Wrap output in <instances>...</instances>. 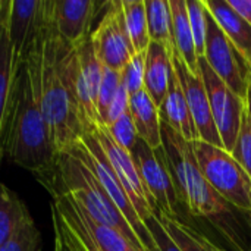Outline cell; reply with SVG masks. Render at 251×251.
<instances>
[{"label":"cell","instance_id":"6da1fadb","mask_svg":"<svg viewBox=\"0 0 251 251\" xmlns=\"http://www.w3.org/2000/svg\"><path fill=\"white\" fill-rule=\"evenodd\" d=\"M51 7L53 0H50L49 16ZM49 16L25 54L6 107L0 110L1 154L13 165L32 172L34 175L46 171L56 159L41 109L40 93L43 40Z\"/></svg>","mask_w":251,"mask_h":251},{"label":"cell","instance_id":"7a4b0ae2","mask_svg":"<svg viewBox=\"0 0 251 251\" xmlns=\"http://www.w3.org/2000/svg\"><path fill=\"white\" fill-rule=\"evenodd\" d=\"M78 74V47L68 44L60 37L54 19L53 0V7L44 29L40 93L41 109L56 157L79 144L85 135L76 96Z\"/></svg>","mask_w":251,"mask_h":251},{"label":"cell","instance_id":"3957f363","mask_svg":"<svg viewBox=\"0 0 251 251\" xmlns=\"http://www.w3.org/2000/svg\"><path fill=\"white\" fill-rule=\"evenodd\" d=\"M50 194L72 197L94 221L125 235L138 251H146L128 221L115 206L94 172L82 143L57 156L51 166L35 175Z\"/></svg>","mask_w":251,"mask_h":251},{"label":"cell","instance_id":"277c9868","mask_svg":"<svg viewBox=\"0 0 251 251\" xmlns=\"http://www.w3.org/2000/svg\"><path fill=\"white\" fill-rule=\"evenodd\" d=\"M162 141L179 203L187 207L191 216L215 222L216 228L225 234L234 246H240L238 237L234 235L226 221L232 216L231 204L222 199L204 178L193 143L187 141L163 121Z\"/></svg>","mask_w":251,"mask_h":251},{"label":"cell","instance_id":"5b68a950","mask_svg":"<svg viewBox=\"0 0 251 251\" xmlns=\"http://www.w3.org/2000/svg\"><path fill=\"white\" fill-rule=\"evenodd\" d=\"M199 166L213 187L231 206L251 213V176L222 147L212 146L201 140L193 143Z\"/></svg>","mask_w":251,"mask_h":251},{"label":"cell","instance_id":"8992f818","mask_svg":"<svg viewBox=\"0 0 251 251\" xmlns=\"http://www.w3.org/2000/svg\"><path fill=\"white\" fill-rule=\"evenodd\" d=\"M81 143L85 147L87 157H88L94 172L97 174L101 185L104 187V190L107 191L109 197L112 199L115 206L119 209V212L128 221V224L131 225L132 231L135 232L140 243L144 246L146 251H159V247H157L153 235L150 234L147 225L138 216V213H137V210H135L126 190H125V187L122 185L121 179L118 178L116 172L113 171V168H112V165H110V162H109V159H107L99 138L94 135L93 131H90L82 137Z\"/></svg>","mask_w":251,"mask_h":251},{"label":"cell","instance_id":"52a82bcc","mask_svg":"<svg viewBox=\"0 0 251 251\" xmlns=\"http://www.w3.org/2000/svg\"><path fill=\"white\" fill-rule=\"evenodd\" d=\"M207 35L204 59L216 75L244 101L247 99L251 82V66L221 29L210 12H206Z\"/></svg>","mask_w":251,"mask_h":251},{"label":"cell","instance_id":"ba28073f","mask_svg":"<svg viewBox=\"0 0 251 251\" xmlns=\"http://www.w3.org/2000/svg\"><path fill=\"white\" fill-rule=\"evenodd\" d=\"M90 37L100 62L113 71L122 72L137 54L126 29L122 0L104 3L101 18Z\"/></svg>","mask_w":251,"mask_h":251},{"label":"cell","instance_id":"9c48e42d","mask_svg":"<svg viewBox=\"0 0 251 251\" xmlns=\"http://www.w3.org/2000/svg\"><path fill=\"white\" fill-rule=\"evenodd\" d=\"M0 9V29L7 32L15 60L22 65L46 24L50 0H1Z\"/></svg>","mask_w":251,"mask_h":251},{"label":"cell","instance_id":"30bf717a","mask_svg":"<svg viewBox=\"0 0 251 251\" xmlns=\"http://www.w3.org/2000/svg\"><path fill=\"white\" fill-rule=\"evenodd\" d=\"M199 71L209 96L212 113L222 138L224 149L231 153L240 134L246 112V101L216 75L204 57H199Z\"/></svg>","mask_w":251,"mask_h":251},{"label":"cell","instance_id":"8fae6325","mask_svg":"<svg viewBox=\"0 0 251 251\" xmlns=\"http://www.w3.org/2000/svg\"><path fill=\"white\" fill-rule=\"evenodd\" d=\"M132 157L137 163L147 191L157 206L159 216L165 215L172 219H179L176 212V204L179 203V200L168 166L163 146L154 150L144 140L138 138L132 150Z\"/></svg>","mask_w":251,"mask_h":251},{"label":"cell","instance_id":"7c38bea8","mask_svg":"<svg viewBox=\"0 0 251 251\" xmlns=\"http://www.w3.org/2000/svg\"><path fill=\"white\" fill-rule=\"evenodd\" d=\"M91 131L99 138L113 171L116 172L118 178L121 179L122 185L125 187L141 221L144 224H147L153 216H159L157 206L143 182V178H141L137 163L132 157V153H129V151L124 150L121 146H118L116 141L109 134L107 128L97 125Z\"/></svg>","mask_w":251,"mask_h":251},{"label":"cell","instance_id":"4fadbf2b","mask_svg":"<svg viewBox=\"0 0 251 251\" xmlns=\"http://www.w3.org/2000/svg\"><path fill=\"white\" fill-rule=\"evenodd\" d=\"M172 65L174 69L182 84L194 124L197 126L200 140L204 143H209L212 146L216 147H222L224 149V143L222 138L219 135L213 113H212V107H210V101H209V96L200 75H194L188 66L184 63V60L181 59V56L178 54V51L174 49L172 51Z\"/></svg>","mask_w":251,"mask_h":251},{"label":"cell","instance_id":"5bb4252c","mask_svg":"<svg viewBox=\"0 0 251 251\" xmlns=\"http://www.w3.org/2000/svg\"><path fill=\"white\" fill-rule=\"evenodd\" d=\"M53 229L71 251H103L88 226L85 210L66 194H51Z\"/></svg>","mask_w":251,"mask_h":251},{"label":"cell","instance_id":"9a60e30c","mask_svg":"<svg viewBox=\"0 0 251 251\" xmlns=\"http://www.w3.org/2000/svg\"><path fill=\"white\" fill-rule=\"evenodd\" d=\"M79 53V74L76 81V96L85 126V134L100 124L97 112V97L103 78L104 65L96 54L91 37H88L81 46Z\"/></svg>","mask_w":251,"mask_h":251},{"label":"cell","instance_id":"2e32d148","mask_svg":"<svg viewBox=\"0 0 251 251\" xmlns=\"http://www.w3.org/2000/svg\"><path fill=\"white\" fill-rule=\"evenodd\" d=\"M101 4L93 0H54V19L60 37L71 46H81L91 35V25Z\"/></svg>","mask_w":251,"mask_h":251},{"label":"cell","instance_id":"e0dca14e","mask_svg":"<svg viewBox=\"0 0 251 251\" xmlns=\"http://www.w3.org/2000/svg\"><path fill=\"white\" fill-rule=\"evenodd\" d=\"M160 118L165 124H168L172 129H175L178 134H181L187 141L194 143L200 140L197 126L194 124L182 84L174 69L171 82H169V90L165 97L163 104L160 106Z\"/></svg>","mask_w":251,"mask_h":251},{"label":"cell","instance_id":"ac0fdd59","mask_svg":"<svg viewBox=\"0 0 251 251\" xmlns=\"http://www.w3.org/2000/svg\"><path fill=\"white\" fill-rule=\"evenodd\" d=\"M172 72V53L165 46L151 41L149 49L146 50L144 90L159 109L168 94Z\"/></svg>","mask_w":251,"mask_h":251},{"label":"cell","instance_id":"d6986e66","mask_svg":"<svg viewBox=\"0 0 251 251\" xmlns=\"http://www.w3.org/2000/svg\"><path fill=\"white\" fill-rule=\"evenodd\" d=\"M206 9L218 22L225 35L238 49L251 66V25L240 16L228 0H203Z\"/></svg>","mask_w":251,"mask_h":251},{"label":"cell","instance_id":"ffe728a7","mask_svg":"<svg viewBox=\"0 0 251 251\" xmlns=\"http://www.w3.org/2000/svg\"><path fill=\"white\" fill-rule=\"evenodd\" d=\"M129 112L132 115L138 137L144 140L151 149H160L163 146L160 110L146 90L131 96Z\"/></svg>","mask_w":251,"mask_h":251},{"label":"cell","instance_id":"44dd1931","mask_svg":"<svg viewBox=\"0 0 251 251\" xmlns=\"http://www.w3.org/2000/svg\"><path fill=\"white\" fill-rule=\"evenodd\" d=\"M172 10V34L174 46L184 63L194 75H200L199 71V54L196 41L190 24L187 0H169Z\"/></svg>","mask_w":251,"mask_h":251},{"label":"cell","instance_id":"7402d4cb","mask_svg":"<svg viewBox=\"0 0 251 251\" xmlns=\"http://www.w3.org/2000/svg\"><path fill=\"white\" fill-rule=\"evenodd\" d=\"M34 222L25 203L9 190L1 185L0 197V246L7 243L18 231H21L28 224Z\"/></svg>","mask_w":251,"mask_h":251},{"label":"cell","instance_id":"603a6c76","mask_svg":"<svg viewBox=\"0 0 251 251\" xmlns=\"http://www.w3.org/2000/svg\"><path fill=\"white\" fill-rule=\"evenodd\" d=\"M149 35L153 43L165 46L171 53L174 51L172 34V10L169 0H146Z\"/></svg>","mask_w":251,"mask_h":251},{"label":"cell","instance_id":"cb8c5ba5","mask_svg":"<svg viewBox=\"0 0 251 251\" xmlns=\"http://www.w3.org/2000/svg\"><path fill=\"white\" fill-rule=\"evenodd\" d=\"M126 29L137 53L146 51L151 43L149 35L146 0H122Z\"/></svg>","mask_w":251,"mask_h":251},{"label":"cell","instance_id":"d4e9b609","mask_svg":"<svg viewBox=\"0 0 251 251\" xmlns=\"http://www.w3.org/2000/svg\"><path fill=\"white\" fill-rule=\"evenodd\" d=\"M159 219L182 251H225L179 219H172L165 215H160Z\"/></svg>","mask_w":251,"mask_h":251},{"label":"cell","instance_id":"484cf974","mask_svg":"<svg viewBox=\"0 0 251 251\" xmlns=\"http://www.w3.org/2000/svg\"><path fill=\"white\" fill-rule=\"evenodd\" d=\"M187 9H188L194 41H196L197 54L199 57H203L206 49V35H207V19H206L207 9L203 0H187Z\"/></svg>","mask_w":251,"mask_h":251},{"label":"cell","instance_id":"4316f807","mask_svg":"<svg viewBox=\"0 0 251 251\" xmlns=\"http://www.w3.org/2000/svg\"><path fill=\"white\" fill-rule=\"evenodd\" d=\"M121 85H122V74L104 66L103 78H101V84L99 90V97H97V112H99V119H100L99 126H101L106 110L109 104L112 103L113 97L116 96L118 90L121 88Z\"/></svg>","mask_w":251,"mask_h":251},{"label":"cell","instance_id":"83f0119b","mask_svg":"<svg viewBox=\"0 0 251 251\" xmlns=\"http://www.w3.org/2000/svg\"><path fill=\"white\" fill-rule=\"evenodd\" d=\"M121 74L122 85L126 88L129 96L143 91L146 81V51L137 53Z\"/></svg>","mask_w":251,"mask_h":251},{"label":"cell","instance_id":"f1b7e54d","mask_svg":"<svg viewBox=\"0 0 251 251\" xmlns=\"http://www.w3.org/2000/svg\"><path fill=\"white\" fill-rule=\"evenodd\" d=\"M109 134L112 135V138L116 141L118 146H121L124 150L132 153L137 141H138V132L132 119L131 112L128 110L121 119H118L113 125H110L107 128Z\"/></svg>","mask_w":251,"mask_h":251},{"label":"cell","instance_id":"f546056e","mask_svg":"<svg viewBox=\"0 0 251 251\" xmlns=\"http://www.w3.org/2000/svg\"><path fill=\"white\" fill-rule=\"evenodd\" d=\"M0 251H41V235L35 222L18 231L7 243L0 246Z\"/></svg>","mask_w":251,"mask_h":251},{"label":"cell","instance_id":"4dcf8cb0","mask_svg":"<svg viewBox=\"0 0 251 251\" xmlns=\"http://www.w3.org/2000/svg\"><path fill=\"white\" fill-rule=\"evenodd\" d=\"M231 154L251 176V124L249 121L247 112H244L240 134H238L235 147L231 151Z\"/></svg>","mask_w":251,"mask_h":251},{"label":"cell","instance_id":"1f68e13d","mask_svg":"<svg viewBox=\"0 0 251 251\" xmlns=\"http://www.w3.org/2000/svg\"><path fill=\"white\" fill-rule=\"evenodd\" d=\"M129 100H131V96L128 94L126 88L124 85H121V88L118 90L116 96L113 97L112 103L109 104V107L106 110V115L103 118L101 126L109 128L118 119H121L129 110Z\"/></svg>","mask_w":251,"mask_h":251},{"label":"cell","instance_id":"d6a6232c","mask_svg":"<svg viewBox=\"0 0 251 251\" xmlns=\"http://www.w3.org/2000/svg\"><path fill=\"white\" fill-rule=\"evenodd\" d=\"M146 225H147L150 234L153 235V238L159 247V251H182L181 247L174 241V238L169 235V232L165 229V226L162 225V222L157 216H153Z\"/></svg>","mask_w":251,"mask_h":251},{"label":"cell","instance_id":"836d02e7","mask_svg":"<svg viewBox=\"0 0 251 251\" xmlns=\"http://www.w3.org/2000/svg\"><path fill=\"white\" fill-rule=\"evenodd\" d=\"M232 9L251 25V0H228Z\"/></svg>","mask_w":251,"mask_h":251},{"label":"cell","instance_id":"e575fe53","mask_svg":"<svg viewBox=\"0 0 251 251\" xmlns=\"http://www.w3.org/2000/svg\"><path fill=\"white\" fill-rule=\"evenodd\" d=\"M54 251H71L66 243L63 241V238L56 232H54Z\"/></svg>","mask_w":251,"mask_h":251},{"label":"cell","instance_id":"d590c367","mask_svg":"<svg viewBox=\"0 0 251 251\" xmlns=\"http://www.w3.org/2000/svg\"><path fill=\"white\" fill-rule=\"evenodd\" d=\"M246 112H247V116H249V121L251 124V82L250 90H249V94H247V99H246Z\"/></svg>","mask_w":251,"mask_h":251},{"label":"cell","instance_id":"8d00e7d4","mask_svg":"<svg viewBox=\"0 0 251 251\" xmlns=\"http://www.w3.org/2000/svg\"><path fill=\"white\" fill-rule=\"evenodd\" d=\"M129 251H137V250H129Z\"/></svg>","mask_w":251,"mask_h":251}]
</instances>
